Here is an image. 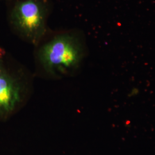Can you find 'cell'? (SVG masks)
<instances>
[{"label": "cell", "mask_w": 155, "mask_h": 155, "mask_svg": "<svg viewBox=\"0 0 155 155\" xmlns=\"http://www.w3.org/2000/svg\"><path fill=\"white\" fill-rule=\"evenodd\" d=\"M33 47L34 75L47 80L76 75L88 54L86 35L79 28H50Z\"/></svg>", "instance_id": "cell-1"}, {"label": "cell", "mask_w": 155, "mask_h": 155, "mask_svg": "<svg viewBox=\"0 0 155 155\" xmlns=\"http://www.w3.org/2000/svg\"><path fill=\"white\" fill-rule=\"evenodd\" d=\"M34 75L0 45V122L7 121L25 105Z\"/></svg>", "instance_id": "cell-2"}, {"label": "cell", "mask_w": 155, "mask_h": 155, "mask_svg": "<svg viewBox=\"0 0 155 155\" xmlns=\"http://www.w3.org/2000/svg\"><path fill=\"white\" fill-rule=\"evenodd\" d=\"M6 18L12 33L23 41L37 45L50 29L52 0H4Z\"/></svg>", "instance_id": "cell-3"}, {"label": "cell", "mask_w": 155, "mask_h": 155, "mask_svg": "<svg viewBox=\"0 0 155 155\" xmlns=\"http://www.w3.org/2000/svg\"><path fill=\"white\" fill-rule=\"evenodd\" d=\"M140 93V90L137 87H133L130 90V91H129V94H128V97H134L136 96H137Z\"/></svg>", "instance_id": "cell-4"}, {"label": "cell", "mask_w": 155, "mask_h": 155, "mask_svg": "<svg viewBox=\"0 0 155 155\" xmlns=\"http://www.w3.org/2000/svg\"><path fill=\"white\" fill-rule=\"evenodd\" d=\"M0 1H4V0H0Z\"/></svg>", "instance_id": "cell-5"}]
</instances>
